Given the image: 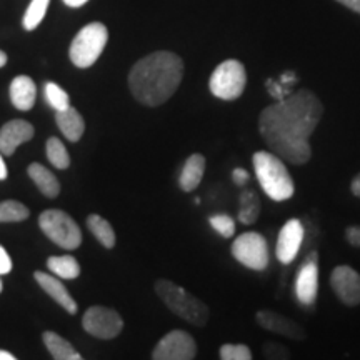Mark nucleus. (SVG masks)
Instances as JSON below:
<instances>
[{
  "instance_id": "f257e3e1",
  "label": "nucleus",
  "mask_w": 360,
  "mask_h": 360,
  "mask_svg": "<svg viewBox=\"0 0 360 360\" xmlns=\"http://www.w3.org/2000/svg\"><path fill=\"white\" fill-rule=\"evenodd\" d=\"M323 105L312 90L295 94L270 103L259 115V132L270 152L292 165L312 159L310 137L321 124Z\"/></svg>"
},
{
  "instance_id": "f03ea898",
  "label": "nucleus",
  "mask_w": 360,
  "mask_h": 360,
  "mask_svg": "<svg viewBox=\"0 0 360 360\" xmlns=\"http://www.w3.org/2000/svg\"><path fill=\"white\" fill-rule=\"evenodd\" d=\"M184 79V60L177 53L159 51L148 53L132 67L129 89L137 102L159 107L177 92Z\"/></svg>"
},
{
  "instance_id": "7ed1b4c3",
  "label": "nucleus",
  "mask_w": 360,
  "mask_h": 360,
  "mask_svg": "<svg viewBox=\"0 0 360 360\" xmlns=\"http://www.w3.org/2000/svg\"><path fill=\"white\" fill-rule=\"evenodd\" d=\"M255 175L269 199L276 202L289 200L295 193V184L281 157L274 152L259 150L252 157Z\"/></svg>"
},
{
  "instance_id": "20e7f679",
  "label": "nucleus",
  "mask_w": 360,
  "mask_h": 360,
  "mask_svg": "<svg viewBox=\"0 0 360 360\" xmlns=\"http://www.w3.org/2000/svg\"><path fill=\"white\" fill-rule=\"evenodd\" d=\"M155 294L159 299L167 305L170 312L177 315L188 323L195 327H205L209 322L210 310L205 302H202L199 297L192 295L191 292L177 285V283L167 281V278H159L154 283Z\"/></svg>"
},
{
  "instance_id": "39448f33",
  "label": "nucleus",
  "mask_w": 360,
  "mask_h": 360,
  "mask_svg": "<svg viewBox=\"0 0 360 360\" xmlns=\"http://www.w3.org/2000/svg\"><path fill=\"white\" fill-rule=\"evenodd\" d=\"M109 40V30L102 22L85 25L72 40L69 49L70 62L79 69H89L98 60Z\"/></svg>"
},
{
  "instance_id": "423d86ee",
  "label": "nucleus",
  "mask_w": 360,
  "mask_h": 360,
  "mask_svg": "<svg viewBox=\"0 0 360 360\" xmlns=\"http://www.w3.org/2000/svg\"><path fill=\"white\" fill-rule=\"evenodd\" d=\"M39 227L53 244L65 250H75L82 244V231L77 222L64 210L49 209L39 217Z\"/></svg>"
},
{
  "instance_id": "0eeeda50",
  "label": "nucleus",
  "mask_w": 360,
  "mask_h": 360,
  "mask_svg": "<svg viewBox=\"0 0 360 360\" xmlns=\"http://www.w3.org/2000/svg\"><path fill=\"white\" fill-rule=\"evenodd\" d=\"M247 84V72L242 62L229 58L212 72L209 89L214 97L220 101H236L244 94Z\"/></svg>"
},
{
  "instance_id": "6e6552de",
  "label": "nucleus",
  "mask_w": 360,
  "mask_h": 360,
  "mask_svg": "<svg viewBox=\"0 0 360 360\" xmlns=\"http://www.w3.org/2000/svg\"><path fill=\"white\" fill-rule=\"evenodd\" d=\"M232 255L250 270H265L269 265V244L259 232L240 233L232 244Z\"/></svg>"
},
{
  "instance_id": "1a4fd4ad",
  "label": "nucleus",
  "mask_w": 360,
  "mask_h": 360,
  "mask_svg": "<svg viewBox=\"0 0 360 360\" xmlns=\"http://www.w3.org/2000/svg\"><path fill=\"white\" fill-rule=\"evenodd\" d=\"M84 330L102 340H112L124 330V319L117 310L103 305H94L87 309L82 317Z\"/></svg>"
},
{
  "instance_id": "9d476101",
  "label": "nucleus",
  "mask_w": 360,
  "mask_h": 360,
  "mask_svg": "<svg viewBox=\"0 0 360 360\" xmlns=\"http://www.w3.org/2000/svg\"><path fill=\"white\" fill-rule=\"evenodd\" d=\"M197 355V344L186 330H172L157 342L152 360H193Z\"/></svg>"
},
{
  "instance_id": "9b49d317",
  "label": "nucleus",
  "mask_w": 360,
  "mask_h": 360,
  "mask_svg": "<svg viewBox=\"0 0 360 360\" xmlns=\"http://www.w3.org/2000/svg\"><path fill=\"white\" fill-rule=\"evenodd\" d=\"M330 287L347 307L360 305V274L349 265H339L330 274Z\"/></svg>"
},
{
  "instance_id": "f8f14e48",
  "label": "nucleus",
  "mask_w": 360,
  "mask_h": 360,
  "mask_svg": "<svg viewBox=\"0 0 360 360\" xmlns=\"http://www.w3.org/2000/svg\"><path fill=\"white\" fill-rule=\"evenodd\" d=\"M295 299L300 305L310 307L315 304L319 294V257L317 252H312L305 262L300 265L295 277Z\"/></svg>"
},
{
  "instance_id": "ddd939ff",
  "label": "nucleus",
  "mask_w": 360,
  "mask_h": 360,
  "mask_svg": "<svg viewBox=\"0 0 360 360\" xmlns=\"http://www.w3.org/2000/svg\"><path fill=\"white\" fill-rule=\"evenodd\" d=\"M305 236V229L302 220L290 219L283 224L277 237L276 245V255L278 262L283 265H289L295 260L297 254H299L300 247H302Z\"/></svg>"
},
{
  "instance_id": "4468645a",
  "label": "nucleus",
  "mask_w": 360,
  "mask_h": 360,
  "mask_svg": "<svg viewBox=\"0 0 360 360\" xmlns=\"http://www.w3.org/2000/svg\"><path fill=\"white\" fill-rule=\"evenodd\" d=\"M255 321L265 330L272 332V334L287 337L292 340H305L307 339V332L305 328L297 323L285 315L276 312V310H259L255 314Z\"/></svg>"
},
{
  "instance_id": "2eb2a0df",
  "label": "nucleus",
  "mask_w": 360,
  "mask_h": 360,
  "mask_svg": "<svg viewBox=\"0 0 360 360\" xmlns=\"http://www.w3.org/2000/svg\"><path fill=\"white\" fill-rule=\"evenodd\" d=\"M34 125L27 122V120H8V122L4 124V127L0 129V152L7 157L13 155L15 154L17 147H19L20 143L29 142L30 139L34 137Z\"/></svg>"
},
{
  "instance_id": "dca6fc26",
  "label": "nucleus",
  "mask_w": 360,
  "mask_h": 360,
  "mask_svg": "<svg viewBox=\"0 0 360 360\" xmlns=\"http://www.w3.org/2000/svg\"><path fill=\"white\" fill-rule=\"evenodd\" d=\"M34 278L37 281L39 285L42 287V290L45 292V294H47L49 297H52V299L56 300V302L60 305L62 309H65L70 315L77 314L79 305L74 300V297L70 295V292L67 290V287L60 282V278L52 276V274L39 272V270L34 274Z\"/></svg>"
},
{
  "instance_id": "f3484780",
  "label": "nucleus",
  "mask_w": 360,
  "mask_h": 360,
  "mask_svg": "<svg viewBox=\"0 0 360 360\" xmlns=\"http://www.w3.org/2000/svg\"><path fill=\"white\" fill-rule=\"evenodd\" d=\"M37 87L29 75H17L11 82V101L17 110L27 112L35 105Z\"/></svg>"
},
{
  "instance_id": "a211bd4d",
  "label": "nucleus",
  "mask_w": 360,
  "mask_h": 360,
  "mask_svg": "<svg viewBox=\"0 0 360 360\" xmlns=\"http://www.w3.org/2000/svg\"><path fill=\"white\" fill-rule=\"evenodd\" d=\"M205 174V157L202 154H192L184 164L179 175V187L184 192H192L200 186Z\"/></svg>"
},
{
  "instance_id": "6ab92c4d",
  "label": "nucleus",
  "mask_w": 360,
  "mask_h": 360,
  "mask_svg": "<svg viewBox=\"0 0 360 360\" xmlns=\"http://www.w3.org/2000/svg\"><path fill=\"white\" fill-rule=\"evenodd\" d=\"M56 122L60 132L65 135L67 141L79 142L85 132V120L82 114L74 107H69L67 110L56 112Z\"/></svg>"
},
{
  "instance_id": "aec40b11",
  "label": "nucleus",
  "mask_w": 360,
  "mask_h": 360,
  "mask_svg": "<svg viewBox=\"0 0 360 360\" xmlns=\"http://www.w3.org/2000/svg\"><path fill=\"white\" fill-rule=\"evenodd\" d=\"M27 174H29V177L34 180V184L37 186L39 191L42 192L45 197H49V199H56L58 193H60V182H58L56 175L45 167V165L34 162V164H30L29 169H27Z\"/></svg>"
},
{
  "instance_id": "412c9836",
  "label": "nucleus",
  "mask_w": 360,
  "mask_h": 360,
  "mask_svg": "<svg viewBox=\"0 0 360 360\" xmlns=\"http://www.w3.org/2000/svg\"><path fill=\"white\" fill-rule=\"evenodd\" d=\"M42 340L45 347L49 350V354H51L56 360H85L82 355L74 349V345H72L69 340H65L64 337L56 334V332H44Z\"/></svg>"
},
{
  "instance_id": "4be33fe9",
  "label": "nucleus",
  "mask_w": 360,
  "mask_h": 360,
  "mask_svg": "<svg viewBox=\"0 0 360 360\" xmlns=\"http://www.w3.org/2000/svg\"><path fill=\"white\" fill-rule=\"evenodd\" d=\"M262 210V202H260L259 193L250 188L240 192L238 197V220L244 225H254L260 217Z\"/></svg>"
},
{
  "instance_id": "5701e85b",
  "label": "nucleus",
  "mask_w": 360,
  "mask_h": 360,
  "mask_svg": "<svg viewBox=\"0 0 360 360\" xmlns=\"http://www.w3.org/2000/svg\"><path fill=\"white\" fill-rule=\"evenodd\" d=\"M47 269L64 281H74L80 276V264L74 255H52L47 260Z\"/></svg>"
},
{
  "instance_id": "b1692460",
  "label": "nucleus",
  "mask_w": 360,
  "mask_h": 360,
  "mask_svg": "<svg viewBox=\"0 0 360 360\" xmlns=\"http://www.w3.org/2000/svg\"><path fill=\"white\" fill-rule=\"evenodd\" d=\"M87 229L101 242V245L105 247V249H114L117 237L114 227H112L109 220H105L97 214H92L87 217Z\"/></svg>"
},
{
  "instance_id": "393cba45",
  "label": "nucleus",
  "mask_w": 360,
  "mask_h": 360,
  "mask_svg": "<svg viewBox=\"0 0 360 360\" xmlns=\"http://www.w3.org/2000/svg\"><path fill=\"white\" fill-rule=\"evenodd\" d=\"M30 210L19 200L0 202V224L24 222L29 219Z\"/></svg>"
},
{
  "instance_id": "a878e982",
  "label": "nucleus",
  "mask_w": 360,
  "mask_h": 360,
  "mask_svg": "<svg viewBox=\"0 0 360 360\" xmlns=\"http://www.w3.org/2000/svg\"><path fill=\"white\" fill-rule=\"evenodd\" d=\"M47 159L58 170H65L70 167L69 152H67L64 142L57 137H51L47 141Z\"/></svg>"
},
{
  "instance_id": "bb28decb",
  "label": "nucleus",
  "mask_w": 360,
  "mask_h": 360,
  "mask_svg": "<svg viewBox=\"0 0 360 360\" xmlns=\"http://www.w3.org/2000/svg\"><path fill=\"white\" fill-rule=\"evenodd\" d=\"M51 0H32L24 13V29L34 30L42 24L45 13H47Z\"/></svg>"
},
{
  "instance_id": "cd10ccee",
  "label": "nucleus",
  "mask_w": 360,
  "mask_h": 360,
  "mask_svg": "<svg viewBox=\"0 0 360 360\" xmlns=\"http://www.w3.org/2000/svg\"><path fill=\"white\" fill-rule=\"evenodd\" d=\"M45 98H47L49 105H51L56 112L67 110L70 107L69 94L56 82L45 84Z\"/></svg>"
},
{
  "instance_id": "c85d7f7f",
  "label": "nucleus",
  "mask_w": 360,
  "mask_h": 360,
  "mask_svg": "<svg viewBox=\"0 0 360 360\" xmlns=\"http://www.w3.org/2000/svg\"><path fill=\"white\" fill-rule=\"evenodd\" d=\"M209 222L220 237L231 238L233 233H236V222H233V219L231 217V215H227V214L210 215Z\"/></svg>"
},
{
  "instance_id": "c756f323",
  "label": "nucleus",
  "mask_w": 360,
  "mask_h": 360,
  "mask_svg": "<svg viewBox=\"0 0 360 360\" xmlns=\"http://www.w3.org/2000/svg\"><path fill=\"white\" fill-rule=\"evenodd\" d=\"M220 360H252V352L244 344H224L220 347Z\"/></svg>"
},
{
  "instance_id": "7c9ffc66",
  "label": "nucleus",
  "mask_w": 360,
  "mask_h": 360,
  "mask_svg": "<svg viewBox=\"0 0 360 360\" xmlns=\"http://www.w3.org/2000/svg\"><path fill=\"white\" fill-rule=\"evenodd\" d=\"M262 354L265 360H290V350L278 342H265L262 345Z\"/></svg>"
},
{
  "instance_id": "2f4dec72",
  "label": "nucleus",
  "mask_w": 360,
  "mask_h": 360,
  "mask_svg": "<svg viewBox=\"0 0 360 360\" xmlns=\"http://www.w3.org/2000/svg\"><path fill=\"white\" fill-rule=\"evenodd\" d=\"M345 240L355 249H360V225H349L345 229Z\"/></svg>"
},
{
  "instance_id": "473e14b6",
  "label": "nucleus",
  "mask_w": 360,
  "mask_h": 360,
  "mask_svg": "<svg viewBox=\"0 0 360 360\" xmlns=\"http://www.w3.org/2000/svg\"><path fill=\"white\" fill-rule=\"evenodd\" d=\"M13 267L11 255L7 254V250L0 245V276H7Z\"/></svg>"
},
{
  "instance_id": "72a5a7b5",
  "label": "nucleus",
  "mask_w": 360,
  "mask_h": 360,
  "mask_svg": "<svg viewBox=\"0 0 360 360\" xmlns=\"http://www.w3.org/2000/svg\"><path fill=\"white\" fill-rule=\"evenodd\" d=\"M232 180L237 184V186L242 187V186H245L247 182H249L250 175H249V172H247L245 169H233Z\"/></svg>"
},
{
  "instance_id": "f704fd0d",
  "label": "nucleus",
  "mask_w": 360,
  "mask_h": 360,
  "mask_svg": "<svg viewBox=\"0 0 360 360\" xmlns=\"http://www.w3.org/2000/svg\"><path fill=\"white\" fill-rule=\"evenodd\" d=\"M337 2L350 8V11H354L355 13H360V0H337Z\"/></svg>"
},
{
  "instance_id": "c9c22d12",
  "label": "nucleus",
  "mask_w": 360,
  "mask_h": 360,
  "mask_svg": "<svg viewBox=\"0 0 360 360\" xmlns=\"http://www.w3.org/2000/svg\"><path fill=\"white\" fill-rule=\"evenodd\" d=\"M350 192H352V195L360 199V174L355 175V177L352 179V182H350Z\"/></svg>"
},
{
  "instance_id": "e433bc0d",
  "label": "nucleus",
  "mask_w": 360,
  "mask_h": 360,
  "mask_svg": "<svg viewBox=\"0 0 360 360\" xmlns=\"http://www.w3.org/2000/svg\"><path fill=\"white\" fill-rule=\"evenodd\" d=\"M7 179V165L4 162V154L0 152V180H6Z\"/></svg>"
},
{
  "instance_id": "4c0bfd02",
  "label": "nucleus",
  "mask_w": 360,
  "mask_h": 360,
  "mask_svg": "<svg viewBox=\"0 0 360 360\" xmlns=\"http://www.w3.org/2000/svg\"><path fill=\"white\" fill-rule=\"evenodd\" d=\"M65 6H69L72 8H77V7H82L85 4L89 2V0H64Z\"/></svg>"
},
{
  "instance_id": "58836bf2",
  "label": "nucleus",
  "mask_w": 360,
  "mask_h": 360,
  "mask_svg": "<svg viewBox=\"0 0 360 360\" xmlns=\"http://www.w3.org/2000/svg\"><path fill=\"white\" fill-rule=\"evenodd\" d=\"M0 360H17V357L7 350H0Z\"/></svg>"
},
{
  "instance_id": "ea45409f",
  "label": "nucleus",
  "mask_w": 360,
  "mask_h": 360,
  "mask_svg": "<svg viewBox=\"0 0 360 360\" xmlns=\"http://www.w3.org/2000/svg\"><path fill=\"white\" fill-rule=\"evenodd\" d=\"M7 60H8L7 53H6V52H4V51H0V69H2V67L7 64Z\"/></svg>"
},
{
  "instance_id": "a19ab883",
  "label": "nucleus",
  "mask_w": 360,
  "mask_h": 360,
  "mask_svg": "<svg viewBox=\"0 0 360 360\" xmlns=\"http://www.w3.org/2000/svg\"><path fill=\"white\" fill-rule=\"evenodd\" d=\"M4 290V283H2V278H0V292Z\"/></svg>"
}]
</instances>
